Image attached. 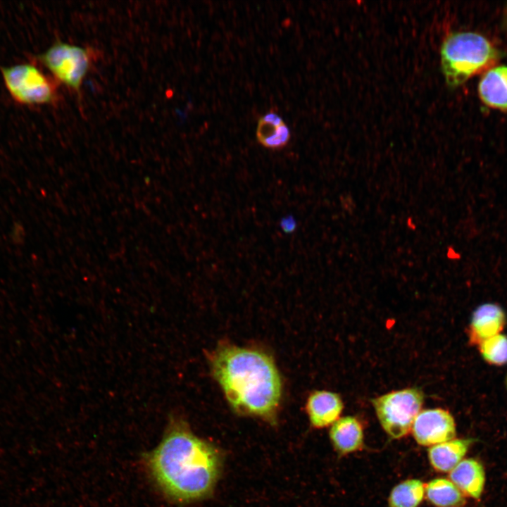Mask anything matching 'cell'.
<instances>
[{
    "instance_id": "52a82bcc",
    "label": "cell",
    "mask_w": 507,
    "mask_h": 507,
    "mask_svg": "<svg viewBox=\"0 0 507 507\" xmlns=\"http://www.w3.org/2000/svg\"><path fill=\"white\" fill-rule=\"evenodd\" d=\"M411 432L418 444L431 446L453 439L456 434V422L446 409H424L415 418Z\"/></svg>"
},
{
    "instance_id": "30bf717a",
    "label": "cell",
    "mask_w": 507,
    "mask_h": 507,
    "mask_svg": "<svg viewBox=\"0 0 507 507\" xmlns=\"http://www.w3.org/2000/svg\"><path fill=\"white\" fill-rule=\"evenodd\" d=\"M329 436L334 449L340 455L351 453L363 446V427L353 416L339 418L331 425Z\"/></svg>"
},
{
    "instance_id": "3957f363",
    "label": "cell",
    "mask_w": 507,
    "mask_h": 507,
    "mask_svg": "<svg viewBox=\"0 0 507 507\" xmlns=\"http://www.w3.org/2000/svg\"><path fill=\"white\" fill-rule=\"evenodd\" d=\"M495 50L483 36L470 32H452L444 40L441 67L447 84L456 87L495 58Z\"/></svg>"
},
{
    "instance_id": "5bb4252c",
    "label": "cell",
    "mask_w": 507,
    "mask_h": 507,
    "mask_svg": "<svg viewBox=\"0 0 507 507\" xmlns=\"http://www.w3.org/2000/svg\"><path fill=\"white\" fill-rule=\"evenodd\" d=\"M291 137L289 127L277 113L269 112L260 118L256 128V138L264 147L279 150L285 147Z\"/></svg>"
},
{
    "instance_id": "8992f818",
    "label": "cell",
    "mask_w": 507,
    "mask_h": 507,
    "mask_svg": "<svg viewBox=\"0 0 507 507\" xmlns=\"http://www.w3.org/2000/svg\"><path fill=\"white\" fill-rule=\"evenodd\" d=\"M2 75L6 88L19 102L46 104L55 96L52 84L33 65L23 64L6 68L3 70Z\"/></svg>"
},
{
    "instance_id": "8fae6325",
    "label": "cell",
    "mask_w": 507,
    "mask_h": 507,
    "mask_svg": "<svg viewBox=\"0 0 507 507\" xmlns=\"http://www.w3.org/2000/svg\"><path fill=\"white\" fill-rule=\"evenodd\" d=\"M449 480L464 494L478 499L485 485V471L482 464L475 458L463 459L449 472Z\"/></svg>"
},
{
    "instance_id": "6da1fadb",
    "label": "cell",
    "mask_w": 507,
    "mask_h": 507,
    "mask_svg": "<svg viewBox=\"0 0 507 507\" xmlns=\"http://www.w3.org/2000/svg\"><path fill=\"white\" fill-rule=\"evenodd\" d=\"M146 462L160 489L180 502L207 496L217 482L222 464L219 451L176 416L170 418L162 440Z\"/></svg>"
},
{
    "instance_id": "2e32d148",
    "label": "cell",
    "mask_w": 507,
    "mask_h": 507,
    "mask_svg": "<svg viewBox=\"0 0 507 507\" xmlns=\"http://www.w3.org/2000/svg\"><path fill=\"white\" fill-rule=\"evenodd\" d=\"M425 484L418 479L404 480L392 489L389 507H418L425 496Z\"/></svg>"
},
{
    "instance_id": "ac0fdd59",
    "label": "cell",
    "mask_w": 507,
    "mask_h": 507,
    "mask_svg": "<svg viewBox=\"0 0 507 507\" xmlns=\"http://www.w3.org/2000/svg\"><path fill=\"white\" fill-rule=\"evenodd\" d=\"M280 225L283 231L287 233L294 232L296 227V222L292 217L283 218Z\"/></svg>"
},
{
    "instance_id": "7c38bea8",
    "label": "cell",
    "mask_w": 507,
    "mask_h": 507,
    "mask_svg": "<svg viewBox=\"0 0 507 507\" xmlns=\"http://www.w3.org/2000/svg\"><path fill=\"white\" fill-rule=\"evenodd\" d=\"M473 441L453 439L431 446L428 449L430 463L437 471L450 472L463 459Z\"/></svg>"
},
{
    "instance_id": "ba28073f",
    "label": "cell",
    "mask_w": 507,
    "mask_h": 507,
    "mask_svg": "<svg viewBox=\"0 0 507 507\" xmlns=\"http://www.w3.org/2000/svg\"><path fill=\"white\" fill-rule=\"evenodd\" d=\"M506 322L503 309L498 304L485 303L473 311L467 334L472 345L478 346L484 340L500 334Z\"/></svg>"
},
{
    "instance_id": "5b68a950",
    "label": "cell",
    "mask_w": 507,
    "mask_h": 507,
    "mask_svg": "<svg viewBox=\"0 0 507 507\" xmlns=\"http://www.w3.org/2000/svg\"><path fill=\"white\" fill-rule=\"evenodd\" d=\"M42 62L62 83L80 94L91 65L89 51L77 45L58 42L42 56Z\"/></svg>"
},
{
    "instance_id": "d6986e66",
    "label": "cell",
    "mask_w": 507,
    "mask_h": 507,
    "mask_svg": "<svg viewBox=\"0 0 507 507\" xmlns=\"http://www.w3.org/2000/svg\"><path fill=\"white\" fill-rule=\"evenodd\" d=\"M506 386H507V376H506Z\"/></svg>"
},
{
    "instance_id": "4fadbf2b",
    "label": "cell",
    "mask_w": 507,
    "mask_h": 507,
    "mask_svg": "<svg viewBox=\"0 0 507 507\" xmlns=\"http://www.w3.org/2000/svg\"><path fill=\"white\" fill-rule=\"evenodd\" d=\"M481 99L489 106L507 109V65L490 69L479 83Z\"/></svg>"
},
{
    "instance_id": "277c9868",
    "label": "cell",
    "mask_w": 507,
    "mask_h": 507,
    "mask_svg": "<svg viewBox=\"0 0 507 507\" xmlns=\"http://www.w3.org/2000/svg\"><path fill=\"white\" fill-rule=\"evenodd\" d=\"M424 399L420 389L408 387L376 396L371 402L384 431L392 438L400 439L411 431Z\"/></svg>"
},
{
    "instance_id": "e0dca14e",
    "label": "cell",
    "mask_w": 507,
    "mask_h": 507,
    "mask_svg": "<svg viewBox=\"0 0 507 507\" xmlns=\"http://www.w3.org/2000/svg\"><path fill=\"white\" fill-rule=\"evenodd\" d=\"M479 351L485 362L501 366L507 364V336L501 333L482 342Z\"/></svg>"
},
{
    "instance_id": "9a60e30c",
    "label": "cell",
    "mask_w": 507,
    "mask_h": 507,
    "mask_svg": "<svg viewBox=\"0 0 507 507\" xmlns=\"http://www.w3.org/2000/svg\"><path fill=\"white\" fill-rule=\"evenodd\" d=\"M425 495L433 505L456 507L465 503L464 494L449 480L435 478L425 484Z\"/></svg>"
},
{
    "instance_id": "7a4b0ae2",
    "label": "cell",
    "mask_w": 507,
    "mask_h": 507,
    "mask_svg": "<svg viewBox=\"0 0 507 507\" xmlns=\"http://www.w3.org/2000/svg\"><path fill=\"white\" fill-rule=\"evenodd\" d=\"M211 373L236 412L276 422L282 384L273 358L263 351L220 344L210 356Z\"/></svg>"
},
{
    "instance_id": "9c48e42d",
    "label": "cell",
    "mask_w": 507,
    "mask_h": 507,
    "mask_svg": "<svg viewBox=\"0 0 507 507\" xmlns=\"http://www.w3.org/2000/svg\"><path fill=\"white\" fill-rule=\"evenodd\" d=\"M305 408L311 425L320 429L332 425L340 418L344 403L336 392L315 390L308 396Z\"/></svg>"
}]
</instances>
